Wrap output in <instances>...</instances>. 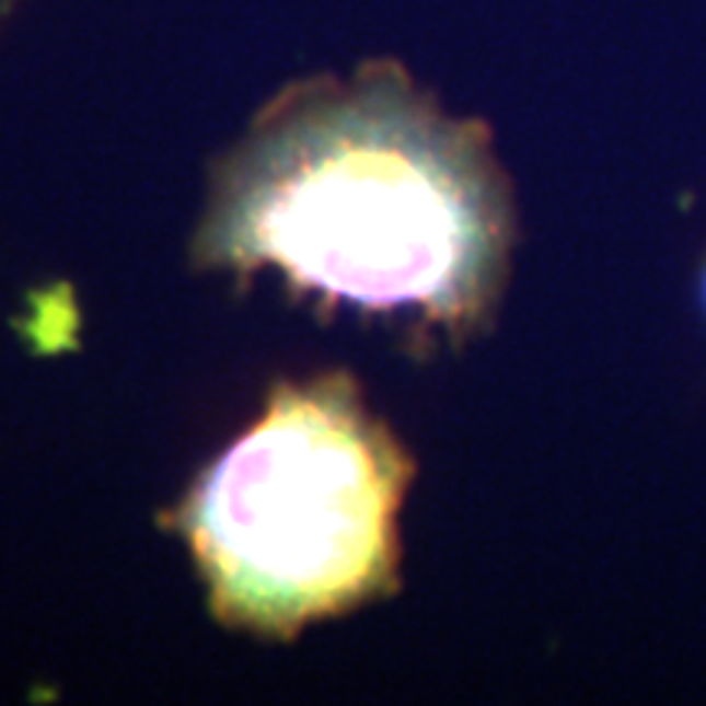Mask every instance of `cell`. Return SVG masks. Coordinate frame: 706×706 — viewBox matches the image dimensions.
Masks as SVG:
<instances>
[{
	"instance_id": "2",
	"label": "cell",
	"mask_w": 706,
	"mask_h": 706,
	"mask_svg": "<svg viewBox=\"0 0 706 706\" xmlns=\"http://www.w3.org/2000/svg\"><path fill=\"white\" fill-rule=\"evenodd\" d=\"M409 477L347 377L278 386L177 513L213 612L288 638L386 592Z\"/></svg>"
},
{
	"instance_id": "1",
	"label": "cell",
	"mask_w": 706,
	"mask_h": 706,
	"mask_svg": "<svg viewBox=\"0 0 706 706\" xmlns=\"http://www.w3.org/2000/svg\"><path fill=\"white\" fill-rule=\"evenodd\" d=\"M510 204L484 128L445 118L400 72L308 92L227 164L200 255L275 265L370 311L462 331L497 298Z\"/></svg>"
},
{
	"instance_id": "3",
	"label": "cell",
	"mask_w": 706,
	"mask_h": 706,
	"mask_svg": "<svg viewBox=\"0 0 706 706\" xmlns=\"http://www.w3.org/2000/svg\"><path fill=\"white\" fill-rule=\"evenodd\" d=\"M704 294H706V275H704Z\"/></svg>"
}]
</instances>
